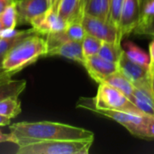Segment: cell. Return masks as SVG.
<instances>
[{"instance_id": "cell-1", "label": "cell", "mask_w": 154, "mask_h": 154, "mask_svg": "<svg viewBox=\"0 0 154 154\" xmlns=\"http://www.w3.org/2000/svg\"><path fill=\"white\" fill-rule=\"evenodd\" d=\"M14 144H24L50 140H83L94 138V134L84 128L50 122H20L9 126Z\"/></svg>"}, {"instance_id": "cell-2", "label": "cell", "mask_w": 154, "mask_h": 154, "mask_svg": "<svg viewBox=\"0 0 154 154\" xmlns=\"http://www.w3.org/2000/svg\"><path fill=\"white\" fill-rule=\"evenodd\" d=\"M48 46L42 34L34 32L17 42L6 54L3 61V69L17 73L27 66L46 57Z\"/></svg>"}, {"instance_id": "cell-3", "label": "cell", "mask_w": 154, "mask_h": 154, "mask_svg": "<svg viewBox=\"0 0 154 154\" xmlns=\"http://www.w3.org/2000/svg\"><path fill=\"white\" fill-rule=\"evenodd\" d=\"M87 106L144 115L125 94L106 83H99L97 96L94 98L80 97L77 102L78 108L85 109Z\"/></svg>"}, {"instance_id": "cell-4", "label": "cell", "mask_w": 154, "mask_h": 154, "mask_svg": "<svg viewBox=\"0 0 154 154\" xmlns=\"http://www.w3.org/2000/svg\"><path fill=\"white\" fill-rule=\"evenodd\" d=\"M94 138L83 140H50L18 146L17 154H88Z\"/></svg>"}, {"instance_id": "cell-5", "label": "cell", "mask_w": 154, "mask_h": 154, "mask_svg": "<svg viewBox=\"0 0 154 154\" xmlns=\"http://www.w3.org/2000/svg\"><path fill=\"white\" fill-rule=\"evenodd\" d=\"M82 24L88 34L95 36L103 42L121 43L124 37L118 25L110 20H105L84 14Z\"/></svg>"}, {"instance_id": "cell-6", "label": "cell", "mask_w": 154, "mask_h": 154, "mask_svg": "<svg viewBox=\"0 0 154 154\" xmlns=\"http://www.w3.org/2000/svg\"><path fill=\"white\" fill-rule=\"evenodd\" d=\"M85 109L94 112L99 116H106L123 125L132 135L139 137L147 115H136L129 112L117 111L112 109H100L94 106H87Z\"/></svg>"}, {"instance_id": "cell-7", "label": "cell", "mask_w": 154, "mask_h": 154, "mask_svg": "<svg viewBox=\"0 0 154 154\" xmlns=\"http://www.w3.org/2000/svg\"><path fill=\"white\" fill-rule=\"evenodd\" d=\"M14 5L18 14V23L31 24V23L45 14L50 8L49 0H15Z\"/></svg>"}, {"instance_id": "cell-8", "label": "cell", "mask_w": 154, "mask_h": 154, "mask_svg": "<svg viewBox=\"0 0 154 154\" xmlns=\"http://www.w3.org/2000/svg\"><path fill=\"white\" fill-rule=\"evenodd\" d=\"M142 2L141 0H125L122 6L119 29L123 36L128 35L134 32L137 26L142 14Z\"/></svg>"}, {"instance_id": "cell-9", "label": "cell", "mask_w": 154, "mask_h": 154, "mask_svg": "<svg viewBox=\"0 0 154 154\" xmlns=\"http://www.w3.org/2000/svg\"><path fill=\"white\" fill-rule=\"evenodd\" d=\"M130 99L144 115L154 116V90L152 86V77L138 85H135Z\"/></svg>"}, {"instance_id": "cell-10", "label": "cell", "mask_w": 154, "mask_h": 154, "mask_svg": "<svg viewBox=\"0 0 154 154\" xmlns=\"http://www.w3.org/2000/svg\"><path fill=\"white\" fill-rule=\"evenodd\" d=\"M90 78L97 83H102L104 80L118 70L117 64L111 62L98 54L86 58L84 64Z\"/></svg>"}, {"instance_id": "cell-11", "label": "cell", "mask_w": 154, "mask_h": 154, "mask_svg": "<svg viewBox=\"0 0 154 154\" xmlns=\"http://www.w3.org/2000/svg\"><path fill=\"white\" fill-rule=\"evenodd\" d=\"M32 28H33L37 32L41 34H48L51 32H56L64 30L68 23L60 17L57 11L49 8V10L41 15L40 17L34 19L31 23Z\"/></svg>"}, {"instance_id": "cell-12", "label": "cell", "mask_w": 154, "mask_h": 154, "mask_svg": "<svg viewBox=\"0 0 154 154\" xmlns=\"http://www.w3.org/2000/svg\"><path fill=\"white\" fill-rule=\"evenodd\" d=\"M117 68L118 71H120L125 78H127L134 84V86L138 85L152 78L150 69L141 66L128 59L125 53V51L117 63Z\"/></svg>"}, {"instance_id": "cell-13", "label": "cell", "mask_w": 154, "mask_h": 154, "mask_svg": "<svg viewBox=\"0 0 154 154\" xmlns=\"http://www.w3.org/2000/svg\"><path fill=\"white\" fill-rule=\"evenodd\" d=\"M47 56H61L83 66L86 61V57L84 56L82 50V43L79 41H68L49 49L46 54V57Z\"/></svg>"}, {"instance_id": "cell-14", "label": "cell", "mask_w": 154, "mask_h": 154, "mask_svg": "<svg viewBox=\"0 0 154 154\" xmlns=\"http://www.w3.org/2000/svg\"><path fill=\"white\" fill-rule=\"evenodd\" d=\"M57 13L67 23L82 20L85 14L83 0H60Z\"/></svg>"}, {"instance_id": "cell-15", "label": "cell", "mask_w": 154, "mask_h": 154, "mask_svg": "<svg viewBox=\"0 0 154 154\" xmlns=\"http://www.w3.org/2000/svg\"><path fill=\"white\" fill-rule=\"evenodd\" d=\"M36 32L33 28L29 30H23V31H16L14 34L9 36H4L0 35V70H4L3 61L6 54L9 52V51L21 40L28 36L29 34Z\"/></svg>"}, {"instance_id": "cell-16", "label": "cell", "mask_w": 154, "mask_h": 154, "mask_svg": "<svg viewBox=\"0 0 154 154\" xmlns=\"http://www.w3.org/2000/svg\"><path fill=\"white\" fill-rule=\"evenodd\" d=\"M111 0H83L84 13L88 15L110 20Z\"/></svg>"}, {"instance_id": "cell-17", "label": "cell", "mask_w": 154, "mask_h": 154, "mask_svg": "<svg viewBox=\"0 0 154 154\" xmlns=\"http://www.w3.org/2000/svg\"><path fill=\"white\" fill-rule=\"evenodd\" d=\"M125 53L127 56L128 59L133 60L134 62L143 66L147 69H150L151 67V57L150 55L139 48L136 44L131 42H127L125 44Z\"/></svg>"}, {"instance_id": "cell-18", "label": "cell", "mask_w": 154, "mask_h": 154, "mask_svg": "<svg viewBox=\"0 0 154 154\" xmlns=\"http://www.w3.org/2000/svg\"><path fill=\"white\" fill-rule=\"evenodd\" d=\"M26 88L24 79L14 80L12 79L0 82V101L10 97H19Z\"/></svg>"}, {"instance_id": "cell-19", "label": "cell", "mask_w": 154, "mask_h": 154, "mask_svg": "<svg viewBox=\"0 0 154 154\" xmlns=\"http://www.w3.org/2000/svg\"><path fill=\"white\" fill-rule=\"evenodd\" d=\"M102 83H106V84L119 89L124 94H125L129 98L131 97L133 91L134 89V84L118 70L116 72H115L114 74H112L111 76H109L108 78H106L104 80V82H102Z\"/></svg>"}, {"instance_id": "cell-20", "label": "cell", "mask_w": 154, "mask_h": 154, "mask_svg": "<svg viewBox=\"0 0 154 154\" xmlns=\"http://www.w3.org/2000/svg\"><path fill=\"white\" fill-rule=\"evenodd\" d=\"M123 53L124 49L121 47V43L103 42L98 55L111 62L117 64Z\"/></svg>"}, {"instance_id": "cell-21", "label": "cell", "mask_w": 154, "mask_h": 154, "mask_svg": "<svg viewBox=\"0 0 154 154\" xmlns=\"http://www.w3.org/2000/svg\"><path fill=\"white\" fill-rule=\"evenodd\" d=\"M22 111L18 97H10L0 101V115L9 119L14 118Z\"/></svg>"}, {"instance_id": "cell-22", "label": "cell", "mask_w": 154, "mask_h": 154, "mask_svg": "<svg viewBox=\"0 0 154 154\" xmlns=\"http://www.w3.org/2000/svg\"><path fill=\"white\" fill-rule=\"evenodd\" d=\"M81 43H82V50H83L84 56L87 58L98 54L100 48L103 44V41L87 33L84 39L82 40Z\"/></svg>"}, {"instance_id": "cell-23", "label": "cell", "mask_w": 154, "mask_h": 154, "mask_svg": "<svg viewBox=\"0 0 154 154\" xmlns=\"http://www.w3.org/2000/svg\"><path fill=\"white\" fill-rule=\"evenodd\" d=\"M1 22L6 30H14L18 23V14L14 3L8 5L0 14Z\"/></svg>"}, {"instance_id": "cell-24", "label": "cell", "mask_w": 154, "mask_h": 154, "mask_svg": "<svg viewBox=\"0 0 154 154\" xmlns=\"http://www.w3.org/2000/svg\"><path fill=\"white\" fill-rule=\"evenodd\" d=\"M65 32L69 41L82 42L85 35L87 34L86 30L82 24V20H78L68 23L67 27L65 28Z\"/></svg>"}, {"instance_id": "cell-25", "label": "cell", "mask_w": 154, "mask_h": 154, "mask_svg": "<svg viewBox=\"0 0 154 154\" xmlns=\"http://www.w3.org/2000/svg\"><path fill=\"white\" fill-rule=\"evenodd\" d=\"M133 32L136 34L150 35L154 37V17L144 22H139Z\"/></svg>"}, {"instance_id": "cell-26", "label": "cell", "mask_w": 154, "mask_h": 154, "mask_svg": "<svg viewBox=\"0 0 154 154\" xmlns=\"http://www.w3.org/2000/svg\"><path fill=\"white\" fill-rule=\"evenodd\" d=\"M140 138L149 140L154 139V116H146Z\"/></svg>"}, {"instance_id": "cell-27", "label": "cell", "mask_w": 154, "mask_h": 154, "mask_svg": "<svg viewBox=\"0 0 154 154\" xmlns=\"http://www.w3.org/2000/svg\"><path fill=\"white\" fill-rule=\"evenodd\" d=\"M124 1L125 0H111L110 3V21H112L116 25H118L119 23Z\"/></svg>"}, {"instance_id": "cell-28", "label": "cell", "mask_w": 154, "mask_h": 154, "mask_svg": "<svg viewBox=\"0 0 154 154\" xmlns=\"http://www.w3.org/2000/svg\"><path fill=\"white\" fill-rule=\"evenodd\" d=\"M154 17V0H147L142 6V14L139 22H144Z\"/></svg>"}, {"instance_id": "cell-29", "label": "cell", "mask_w": 154, "mask_h": 154, "mask_svg": "<svg viewBox=\"0 0 154 154\" xmlns=\"http://www.w3.org/2000/svg\"><path fill=\"white\" fill-rule=\"evenodd\" d=\"M14 143V139L13 137V135L11 134V133L9 134H5L0 130V143Z\"/></svg>"}, {"instance_id": "cell-30", "label": "cell", "mask_w": 154, "mask_h": 154, "mask_svg": "<svg viewBox=\"0 0 154 154\" xmlns=\"http://www.w3.org/2000/svg\"><path fill=\"white\" fill-rule=\"evenodd\" d=\"M14 74H15V72H12V71H6V70H5L4 72H2V73L0 74V82L12 79V77H13Z\"/></svg>"}, {"instance_id": "cell-31", "label": "cell", "mask_w": 154, "mask_h": 154, "mask_svg": "<svg viewBox=\"0 0 154 154\" xmlns=\"http://www.w3.org/2000/svg\"><path fill=\"white\" fill-rule=\"evenodd\" d=\"M15 0H0V14L10 5L14 4Z\"/></svg>"}, {"instance_id": "cell-32", "label": "cell", "mask_w": 154, "mask_h": 154, "mask_svg": "<svg viewBox=\"0 0 154 154\" xmlns=\"http://www.w3.org/2000/svg\"><path fill=\"white\" fill-rule=\"evenodd\" d=\"M11 123V119L5 117V116H3L0 115V127L1 126H6V125H9Z\"/></svg>"}, {"instance_id": "cell-33", "label": "cell", "mask_w": 154, "mask_h": 154, "mask_svg": "<svg viewBox=\"0 0 154 154\" xmlns=\"http://www.w3.org/2000/svg\"><path fill=\"white\" fill-rule=\"evenodd\" d=\"M149 51H150V57H151V63L154 64V40L150 43Z\"/></svg>"}, {"instance_id": "cell-34", "label": "cell", "mask_w": 154, "mask_h": 154, "mask_svg": "<svg viewBox=\"0 0 154 154\" xmlns=\"http://www.w3.org/2000/svg\"><path fill=\"white\" fill-rule=\"evenodd\" d=\"M50 2V8H51L54 11H57L58 5L60 2V0H49Z\"/></svg>"}, {"instance_id": "cell-35", "label": "cell", "mask_w": 154, "mask_h": 154, "mask_svg": "<svg viewBox=\"0 0 154 154\" xmlns=\"http://www.w3.org/2000/svg\"><path fill=\"white\" fill-rule=\"evenodd\" d=\"M150 71H151V74H152V79H154V64L153 63H151Z\"/></svg>"}, {"instance_id": "cell-36", "label": "cell", "mask_w": 154, "mask_h": 154, "mask_svg": "<svg viewBox=\"0 0 154 154\" xmlns=\"http://www.w3.org/2000/svg\"><path fill=\"white\" fill-rule=\"evenodd\" d=\"M4 30H5V27H4V25H3V23H2V22H1V19H0V33H1Z\"/></svg>"}, {"instance_id": "cell-37", "label": "cell", "mask_w": 154, "mask_h": 154, "mask_svg": "<svg viewBox=\"0 0 154 154\" xmlns=\"http://www.w3.org/2000/svg\"><path fill=\"white\" fill-rule=\"evenodd\" d=\"M146 1H147V0H141V2H142V5H143V4H144Z\"/></svg>"}, {"instance_id": "cell-38", "label": "cell", "mask_w": 154, "mask_h": 154, "mask_svg": "<svg viewBox=\"0 0 154 154\" xmlns=\"http://www.w3.org/2000/svg\"><path fill=\"white\" fill-rule=\"evenodd\" d=\"M152 86H153V90H154V79H152Z\"/></svg>"}, {"instance_id": "cell-39", "label": "cell", "mask_w": 154, "mask_h": 154, "mask_svg": "<svg viewBox=\"0 0 154 154\" xmlns=\"http://www.w3.org/2000/svg\"><path fill=\"white\" fill-rule=\"evenodd\" d=\"M4 71H5V70H0V74H1L2 72H4Z\"/></svg>"}, {"instance_id": "cell-40", "label": "cell", "mask_w": 154, "mask_h": 154, "mask_svg": "<svg viewBox=\"0 0 154 154\" xmlns=\"http://www.w3.org/2000/svg\"><path fill=\"white\" fill-rule=\"evenodd\" d=\"M49 3H50V2H49Z\"/></svg>"}]
</instances>
